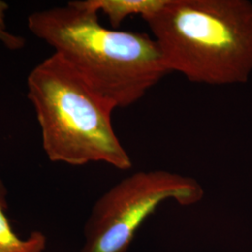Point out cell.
<instances>
[{
	"instance_id": "obj_3",
	"label": "cell",
	"mask_w": 252,
	"mask_h": 252,
	"mask_svg": "<svg viewBox=\"0 0 252 252\" xmlns=\"http://www.w3.org/2000/svg\"><path fill=\"white\" fill-rule=\"evenodd\" d=\"M27 95L50 161L75 166L105 162L119 170L132 167L112 125L115 108L59 54L54 53L29 73Z\"/></svg>"
},
{
	"instance_id": "obj_2",
	"label": "cell",
	"mask_w": 252,
	"mask_h": 252,
	"mask_svg": "<svg viewBox=\"0 0 252 252\" xmlns=\"http://www.w3.org/2000/svg\"><path fill=\"white\" fill-rule=\"evenodd\" d=\"M169 71L208 85L245 83L252 73V3L165 0L143 17Z\"/></svg>"
},
{
	"instance_id": "obj_6",
	"label": "cell",
	"mask_w": 252,
	"mask_h": 252,
	"mask_svg": "<svg viewBox=\"0 0 252 252\" xmlns=\"http://www.w3.org/2000/svg\"><path fill=\"white\" fill-rule=\"evenodd\" d=\"M8 190L0 179V252H43L47 244L45 234L34 231L27 238L15 234L7 216Z\"/></svg>"
},
{
	"instance_id": "obj_1",
	"label": "cell",
	"mask_w": 252,
	"mask_h": 252,
	"mask_svg": "<svg viewBox=\"0 0 252 252\" xmlns=\"http://www.w3.org/2000/svg\"><path fill=\"white\" fill-rule=\"evenodd\" d=\"M27 27L115 108L135 104L170 73L153 37L103 27L74 1L33 12Z\"/></svg>"
},
{
	"instance_id": "obj_7",
	"label": "cell",
	"mask_w": 252,
	"mask_h": 252,
	"mask_svg": "<svg viewBox=\"0 0 252 252\" xmlns=\"http://www.w3.org/2000/svg\"><path fill=\"white\" fill-rule=\"evenodd\" d=\"M0 41H1V42H2V43H4V44H5V45L7 46V47H8V48H9V40H8V39H7V40H6V37H5V36H2V35H1V34H0Z\"/></svg>"
},
{
	"instance_id": "obj_5",
	"label": "cell",
	"mask_w": 252,
	"mask_h": 252,
	"mask_svg": "<svg viewBox=\"0 0 252 252\" xmlns=\"http://www.w3.org/2000/svg\"><path fill=\"white\" fill-rule=\"evenodd\" d=\"M77 6L90 12H103L113 29H116L128 16L140 15L142 18L155 12L165 0H78Z\"/></svg>"
},
{
	"instance_id": "obj_4",
	"label": "cell",
	"mask_w": 252,
	"mask_h": 252,
	"mask_svg": "<svg viewBox=\"0 0 252 252\" xmlns=\"http://www.w3.org/2000/svg\"><path fill=\"white\" fill-rule=\"evenodd\" d=\"M204 195L191 177L163 169L135 172L96 200L84 226L81 252H127L138 230L164 202L189 207Z\"/></svg>"
}]
</instances>
